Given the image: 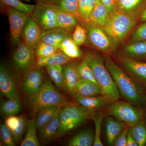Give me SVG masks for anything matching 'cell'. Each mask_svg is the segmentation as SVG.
<instances>
[{"label": "cell", "mask_w": 146, "mask_h": 146, "mask_svg": "<svg viewBox=\"0 0 146 146\" xmlns=\"http://www.w3.org/2000/svg\"><path fill=\"white\" fill-rule=\"evenodd\" d=\"M104 60L106 67L112 76L121 96L136 107L144 106L146 100L144 86L133 80L109 56H105Z\"/></svg>", "instance_id": "6da1fadb"}, {"label": "cell", "mask_w": 146, "mask_h": 146, "mask_svg": "<svg viewBox=\"0 0 146 146\" xmlns=\"http://www.w3.org/2000/svg\"><path fill=\"white\" fill-rule=\"evenodd\" d=\"M96 110L88 109L77 103L63 106L59 111L60 126L55 138L62 137L92 118Z\"/></svg>", "instance_id": "7a4b0ae2"}, {"label": "cell", "mask_w": 146, "mask_h": 146, "mask_svg": "<svg viewBox=\"0 0 146 146\" xmlns=\"http://www.w3.org/2000/svg\"><path fill=\"white\" fill-rule=\"evenodd\" d=\"M85 57L94 72L97 83L103 95L110 97L114 102L118 100L121 98V95L112 76L106 67L104 57L92 52L88 53Z\"/></svg>", "instance_id": "3957f363"}, {"label": "cell", "mask_w": 146, "mask_h": 146, "mask_svg": "<svg viewBox=\"0 0 146 146\" xmlns=\"http://www.w3.org/2000/svg\"><path fill=\"white\" fill-rule=\"evenodd\" d=\"M28 103L32 113L35 115L44 108L63 106L68 102L66 97L55 88L49 79L46 78L41 89L30 97Z\"/></svg>", "instance_id": "277c9868"}, {"label": "cell", "mask_w": 146, "mask_h": 146, "mask_svg": "<svg viewBox=\"0 0 146 146\" xmlns=\"http://www.w3.org/2000/svg\"><path fill=\"white\" fill-rule=\"evenodd\" d=\"M136 25V20L117 11L110 16L107 24L101 28L116 47L127 38Z\"/></svg>", "instance_id": "5b68a950"}, {"label": "cell", "mask_w": 146, "mask_h": 146, "mask_svg": "<svg viewBox=\"0 0 146 146\" xmlns=\"http://www.w3.org/2000/svg\"><path fill=\"white\" fill-rule=\"evenodd\" d=\"M138 108L129 102L117 100L108 106L107 111L110 115L130 127L143 120V114Z\"/></svg>", "instance_id": "8992f818"}, {"label": "cell", "mask_w": 146, "mask_h": 146, "mask_svg": "<svg viewBox=\"0 0 146 146\" xmlns=\"http://www.w3.org/2000/svg\"><path fill=\"white\" fill-rule=\"evenodd\" d=\"M30 16L42 31L57 27L56 8L54 5L37 3Z\"/></svg>", "instance_id": "52a82bcc"}, {"label": "cell", "mask_w": 146, "mask_h": 146, "mask_svg": "<svg viewBox=\"0 0 146 146\" xmlns=\"http://www.w3.org/2000/svg\"><path fill=\"white\" fill-rule=\"evenodd\" d=\"M81 23L86 29L89 42L93 46L105 54L111 53L115 50L116 47L101 27L91 22Z\"/></svg>", "instance_id": "ba28073f"}, {"label": "cell", "mask_w": 146, "mask_h": 146, "mask_svg": "<svg viewBox=\"0 0 146 146\" xmlns=\"http://www.w3.org/2000/svg\"><path fill=\"white\" fill-rule=\"evenodd\" d=\"M13 60L18 69L25 73L36 68L35 50L21 40L13 55Z\"/></svg>", "instance_id": "9c48e42d"}, {"label": "cell", "mask_w": 146, "mask_h": 146, "mask_svg": "<svg viewBox=\"0 0 146 146\" xmlns=\"http://www.w3.org/2000/svg\"><path fill=\"white\" fill-rule=\"evenodd\" d=\"M6 7L10 25L11 42L13 46H17L21 40L24 25L29 15L10 7Z\"/></svg>", "instance_id": "30bf717a"}, {"label": "cell", "mask_w": 146, "mask_h": 146, "mask_svg": "<svg viewBox=\"0 0 146 146\" xmlns=\"http://www.w3.org/2000/svg\"><path fill=\"white\" fill-rule=\"evenodd\" d=\"M117 60L122 68L143 86H146V63L117 55Z\"/></svg>", "instance_id": "8fae6325"}, {"label": "cell", "mask_w": 146, "mask_h": 146, "mask_svg": "<svg viewBox=\"0 0 146 146\" xmlns=\"http://www.w3.org/2000/svg\"><path fill=\"white\" fill-rule=\"evenodd\" d=\"M42 68H35L24 73L22 88L24 93L30 98L41 89L45 81Z\"/></svg>", "instance_id": "7c38bea8"}, {"label": "cell", "mask_w": 146, "mask_h": 146, "mask_svg": "<svg viewBox=\"0 0 146 146\" xmlns=\"http://www.w3.org/2000/svg\"><path fill=\"white\" fill-rule=\"evenodd\" d=\"M0 89L8 99L21 100L20 93L13 76L5 65L0 66Z\"/></svg>", "instance_id": "4fadbf2b"}, {"label": "cell", "mask_w": 146, "mask_h": 146, "mask_svg": "<svg viewBox=\"0 0 146 146\" xmlns=\"http://www.w3.org/2000/svg\"><path fill=\"white\" fill-rule=\"evenodd\" d=\"M79 63L74 59L63 65V89L71 95L75 93L76 85L80 79L78 71Z\"/></svg>", "instance_id": "5bb4252c"}, {"label": "cell", "mask_w": 146, "mask_h": 146, "mask_svg": "<svg viewBox=\"0 0 146 146\" xmlns=\"http://www.w3.org/2000/svg\"><path fill=\"white\" fill-rule=\"evenodd\" d=\"M78 103L88 109L96 110L112 104L114 101L110 97L104 95L96 96L85 97L76 93L71 95Z\"/></svg>", "instance_id": "9a60e30c"}, {"label": "cell", "mask_w": 146, "mask_h": 146, "mask_svg": "<svg viewBox=\"0 0 146 146\" xmlns=\"http://www.w3.org/2000/svg\"><path fill=\"white\" fill-rule=\"evenodd\" d=\"M146 6V0H117L118 11L136 20L140 17Z\"/></svg>", "instance_id": "2e32d148"}, {"label": "cell", "mask_w": 146, "mask_h": 146, "mask_svg": "<svg viewBox=\"0 0 146 146\" xmlns=\"http://www.w3.org/2000/svg\"><path fill=\"white\" fill-rule=\"evenodd\" d=\"M42 31L33 18L29 16L23 29L22 33L23 40L32 48L40 40Z\"/></svg>", "instance_id": "e0dca14e"}, {"label": "cell", "mask_w": 146, "mask_h": 146, "mask_svg": "<svg viewBox=\"0 0 146 146\" xmlns=\"http://www.w3.org/2000/svg\"><path fill=\"white\" fill-rule=\"evenodd\" d=\"M118 55L136 60L146 59V41L128 43L121 49Z\"/></svg>", "instance_id": "ac0fdd59"}, {"label": "cell", "mask_w": 146, "mask_h": 146, "mask_svg": "<svg viewBox=\"0 0 146 146\" xmlns=\"http://www.w3.org/2000/svg\"><path fill=\"white\" fill-rule=\"evenodd\" d=\"M104 126L108 143L109 145L114 146L117 138L127 126L113 117H108L105 120Z\"/></svg>", "instance_id": "d6986e66"}, {"label": "cell", "mask_w": 146, "mask_h": 146, "mask_svg": "<svg viewBox=\"0 0 146 146\" xmlns=\"http://www.w3.org/2000/svg\"><path fill=\"white\" fill-rule=\"evenodd\" d=\"M70 33L59 27L42 31L40 40L58 48L63 40L70 36Z\"/></svg>", "instance_id": "ffe728a7"}, {"label": "cell", "mask_w": 146, "mask_h": 146, "mask_svg": "<svg viewBox=\"0 0 146 146\" xmlns=\"http://www.w3.org/2000/svg\"><path fill=\"white\" fill-rule=\"evenodd\" d=\"M73 60L74 59L68 57L58 48L54 53L48 57L36 59V68H42L46 66L63 65Z\"/></svg>", "instance_id": "44dd1931"}, {"label": "cell", "mask_w": 146, "mask_h": 146, "mask_svg": "<svg viewBox=\"0 0 146 146\" xmlns=\"http://www.w3.org/2000/svg\"><path fill=\"white\" fill-rule=\"evenodd\" d=\"M74 93L85 97L96 96L103 95L99 85L93 82L79 79L75 88Z\"/></svg>", "instance_id": "7402d4cb"}, {"label": "cell", "mask_w": 146, "mask_h": 146, "mask_svg": "<svg viewBox=\"0 0 146 146\" xmlns=\"http://www.w3.org/2000/svg\"><path fill=\"white\" fill-rule=\"evenodd\" d=\"M56 16L57 27L63 29L69 33L74 32L80 21L76 16L63 12L57 8H56Z\"/></svg>", "instance_id": "603a6c76"}, {"label": "cell", "mask_w": 146, "mask_h": 146, "mask_svg": "<svg viewBox=\"0 0 146 146\" xmlns=\"http://www.w3.org/2000/svg\"><path fill=\"white\" fill-rule=\"evenodd\" d=\"M61 107L53 106L44 108L36 112L35 118L36 129L39 130L46 125L59 112Z\"/></svg>", "instance_id": "cb8c5ba5"}, {"label": "cell", "mask_w": 146, "mask_h": 146, "mask_svg": "<svg viewBox=\"0 0 146 146\" xmlns=\"http://www.w3.org/2000/svg\"><path fill=\"white\" fill-rule=\"evenodd\" d=\"M95 133L90 129H84L75 135L68 143L70 146H91L94 145Z\"/></svg>", "instance_id": "d4e9b609"}, {"label": "cell", "mask_w": 146, "mask_h": 146, "mask_svg": "<svg viewBox=\"0 0 146 146\" xmlns=\"http://www.w3.org/2000/svg\"><path fill=\"white\" fill-rule=\"evenodd\" d=\"M59 111L46 125L39 129V136L43 141H49L55 137L60 126Z\"/></svg>", "instance_id": "484cf974"}, {"label": "cell", "mask_w": 146, "mask_h": 146, "mask_svg": "<svg viewBox=\"0 0 146 146\" xmlns=\"http://www.w3.org/2000/svg\"><path fill=\"white\" fill-rule=\"evenodd\" d=\"M109 18V15L106 7L100 0H97L91 15V22L102 27L107 24Z\"/></svg>", "instance_id": "4316f807"}, {"label": "cell", "mask_w": 146, "mask_h": 146, "mask_svg": "<svg viewBox=\"0 0 146 146\" xmlns=\"http://www.w3.org/2000/svg\"><path fill=\"white\" fill-rule=\"evenodd\" d=\"M58 48L68 57L73 59H78L82 57V52L73 40L72 37L70 36H68L63 40Z\"/></svg>", "instance_id": "83f0119b"}, {"label": "cell", "mask_w": 146, "mask_h": 146, "mask_svg": "<svg viewBox=\"0 0 146 146\" xmlns=\"http://www.w3.org/2000/svg\"><path fill=\"white\" fill-rule=\"evenodd\" d=\"M97 0H82L79 3L78 18L80 22L90 23Z\"/></svg>", "instance_id": "f1b7e54d"}, {"label": "cell", "mask_w": 146, "mask_h": 146, "mask_svg": "<svg viewBox=\"0 0 146 146\" xmlns=\"http://www.w3.org/2000/svg\"><path fill=\"white\" fill-rule=\"evenodd\" d=\"M23 103L21 100H9L3 102L1 106V112L5 117L15 116L21 111Z\"/></svg>", "instance_id": "f546056e"}, {"label": "cell", "mask_w": 146, "mask_h": 146, "mask_svg": "<svg viewBox=\"0 0 146 146\" xmlns=\"http://www.w3.org/2000/svg\"><path fill=\"white\" fill-rule=\"evenodd\" d=\"M27 130L21 146H39V144L36 137V129L35 119H33L27 121Z\"/></svg>", "instance_id": "4dcf8cb0"}, {"label": "cell", "mask_w": 146, "mask_h": 146, "mask_svg": "<svg viewBox=\"0 0 146 146\" xmlns=\"http://www.w3.org/2000/svg\"><path fill=\"white\" fill-rule=\"evenodd\" d=\"M54 5L59 10L73 14L78 18V0H58Z\"/></svg>", "instance_id": "1f68e13d"}, {"label": "cell", "mask_w": 146, "mask_h": 146, "mask_svg": "<svg viewBox=\"0 0 146 146\" xmlns=\"http://www.w3.org/2000/svg\"><path fill=\"white\" fill-rule=\"evenodd\" d=\"M47 74L55 85L63 89V65H56L44 67Z\"/></svg>", "instance_id": "d6a6232c"}, {"label": "cell", "mask_w": 146, "mask_h": 146, "mask_svg": "<svg viewBox=\"0 0 146 146\" xmlns=\"http://www.w3.org/2000/svg\"><path fill=\"white\" fill-rule=\"evenodd\" d=\"M58 49L57 47L40 40L35 48L36 59L48 57L54 53Z\"/></svg>", "instance_id": "836d02e7"}, {"label": "cell", "mask_w": 146, "mask_h": 146, "mask_svg": "<svg viewBox=\"0 0 146 146\" xmlns=\"http://www.w3.org/2000/svg\"><path fill=\"white\" fill-rule=\"evenodd\" d=\"M1 3L5 7H10L23 13L30 15L35 5L28 4L21 0H1Z\"/></svg>", "instance_id": "e575fe53"}, {"label": "cell", "mask_w": 146, "mask_h": 146, "mask_svg": "<svg viewBox=\"0 0 146 146\" xmlns=\"http://www.w3.org/2000/svg\"><path fill=\"white\" fill-rule=\"evenodd\" d=\"M133 137L139 146L146 145V125L143 120L130 127Z\"/></svg>", "instance_id": "d590c367"}, {"label": "cell", "mask_w": 146, "mask_h": 146, "mask_svg": "<svg viewBox=\"0 0 146 146\" xmlns=\"http://www.w3.org/2000/svg\"><path fill=\"white\" fill-rule=\"evenodd\" d=\"M78 71L80 79L90 80L98 84L94 72L88 64L86 57H84L82 61L79 63Z\"/></svg>", "instance_id": "8d00e7d4"}, {"label": "cell", "mask_w": 146, "mask_h": 146, "mask_svg": "<svg viewBox=\"0 0 146 146\" xmlns=\"http://www.w3.org/2000/svg\"><path fill=\"white\" fill-rule=\"evenodd\" d=\"M104 115L102 112H96L92 116L95 125V140L94 146H103L101 139L102 125Z\"/></svg>", "instance_id": "74e56055"}, {"label": "cell", "mask_w": 146, "mask_h": 146, "mask_svg": "<svg viewBox=\"0 0 146 146\" xmlns=\"http://www.w3.org/2000/svg\"><path fill=\"white\" fill-rule=\"evenodd\" d=\"M136 41H146V21L142 22L130 35L129 43Z\"/></svg>", "instance_id": "f35d334b"}, {"label": "cell", "mask_w": 146, "mask_h": 146, "mask_svg": "<svg viewBox=\"0 0 146 146\" xmlns=\"http://www.w3.org/2000/svg\"><path fill=\"white\" fill-rule=\"evenodd\" d=\"M86 36L87 34L85 27L82 24L78 23L73 32V40L78 46H82L85 43Z\"/></svg>", "instance_id": "ab89813d"}, {"label": "cell", "mask_w": 146, "mask_h": 146, "mask_svg": "<svg viewBox=\"0 0 146 146\" xmlns=\"http://www.w3.org/2000/svg\"><path fill=\"white\" fill-rule=\"evenodd\" d=\"M19 124L18 126L14 130L11 131L13 141L15 143H18L21 140L25 132L27 125V122L25 116H18Z\"/></svg>", "instance_id": "60d3db41"}, {"label": "cell", "mask_w": 146, "mask_h": 146, "mask_svg": "<svg viewBox=\"0 0 146 146\" xmlns=\"http://www.w3.org/2000/svg\"><path fill=\"white\" fill-rule=\"evenodd\" d=\"M0 135L2 141L5 145L8 146H14L15 143L10 129L5 124L1 123L0 126Z\"/></svg>", "instance_id": "b9f144b4"}, {"label": "cell", "mask_w": 146, "mask_h": 146, "mask_svg": "<svg viewBox=\"0 0 146 146\" xmlns=\"http://www.w3.org/2000/svg\"><path fill=\"white\" fill-rule=\"evenodd\" d=\"M107 9L109 16L117 12V0H100Z\"/></svg>", "instance_id": "7bdbcfd3"}, {"label": "cell", "mask_w": 146, "mask_h": 146, "mask_svg": "<svg viewBox=\"0 0 146 146\" xmlns=\"http://www.w3.org/2000/svg\"><path fill=\"white\" fill-rule=\"evenodd\" d=\"M5 124L10 129L11 131L14 130L19 124L18 116H10L7 117L5 121Z\"/></svg>", "instance_id": "ee69618b"}, {"label": "cell", "mask_w": 146, "mask_h": 146, "mask_svg": "<svg viewBox=\"0 0 146 146\" xmlns=\"http://www.w3.org/2000/svg\"><path fill=\"white\" fill-rule=\"evenodd\" d=\"M129 127H126L117 138L114 146H127V138L128 132Z\"/></svg>", "instance_id": "f6af8a7d"}, {"label": "cell", "mask_w": 146, "mask_h": 146, "mask_svg": "<svg viewBox=\"0 0 146 146\" xmlns=\"http://www.w3.org/2000/svg\"><path fill=\"white\" fill-rule=\"evenodd\" d=\"M138 144L132 134L131 129L129 127L127 138V146H138Z\"/></svg>", "instance_id": "bcb514c9"}, {"label": "cell", "mask_w": 146, "mask_h": 146, "mask_svg": "<svg viewBox=\"0 0 146 146\" xmlns=\"http://www.w3.org/2000/svg\"><path fill=\"white\" fill-rule=\"evenodd\" d=\"M140 20L142 22L146 21V6L140 16Z\"/></svg>", "instance_id": "7dc6e473"}, {"label": "cell", "mask_w": 146, "mask_h": 146, "mask_svg": "<svg viewBox=\"0 0 146 146\" xmlns=\"http://www.w3.org/2000/svg\"><path fill=\"white\" fill-rule=\"evenodd\" d=\"M58 0H41V2L46 3L54 5Z\"/></svg>", "instance_id": "c3c4849f"}, {"label": "cell", "mask_w": 146, "mask_h": 146, "mask_svg": "<svg viewBox=\"0 0 146 146\" xmlns=\"http://www.w3.org/2000/svg\"><path fill=\"white\" fill-rule=\"evenodd\" d=\"M35 1L36 2V3H37L41 2V0H35Z\"/></svg>", "instance_id": "681fc988"}, {"label": "cell", "mask_w": 146, "mask_h": 146, "mask_svg": "<svg viewBox=\"0 0 146 146\" xmlns=\"http://www.w3.org/2000/svg\"><path fill=\"white\" fill-rule=\"evenodd\" d=\"M21 1H25L29 2L30 1V0H21Z\"/></svg>", "instance_id": "f907efd6"}, {"label": "cell", "mask_w": 146, "mask_h": 146, "mask_svg": "<svg viewBox=\"0 0 146 146\" xmlns=\"http://www.w3.org/2000/svg\"><path fill=\"white\" fill-rule=\"evenodd\" d=\"M82 0H78L79 3Z\"/></svg>", "instance_id": "816d5d0a"}, {"label": "cell", "mask_w": 146, "mask_h": 146, "mask_svg": "<svg viewBox=\"0 0 146 146\" xmlns=\"http://www.w3.org/2000/svg\"></svg>", "instance_id": "f5cc1de1"}]
</instances>
